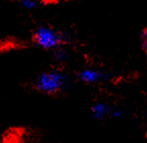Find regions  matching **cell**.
Here are the masks:
<instances>
[{
  "mask_svg": "<svg viewBox=\"0 0 147 143\" xmlns=\"http://www.w3.org/2000/svg\"><path fill=\"white\" fill-rule=\"evenodd\" d=\"M67 79L63 73L57 69H51L40 74L35 80L37 91L49 96L59 94L67 88Z\"/></svg>",
  "mask_w": 147,
  "mask_h": 143,
  "instance_id": "1",
  "label": "cell"
},
{
  "mask_svg": "<svg viewBox=\"0 0 147 143\" xmlns=\"http://www.w3.org/2000/svg\"><path fill=\"white\" fill-rule=\"evenodd\" d=\"M34 40L38 46L43 49H55L62 42V36L59 33L47 27H40L34 34Z\"/></svg>",
  "mask_w": 147,
  "mask_h": 143,
  "instance_id": "2",
  "label": "cell"
},
{
  "mask_svg": "<svg viewBox=\"0 0 147 143\" xmlns=\"http://www.w3.org/2000/svg\"><path fill=\"white\" fill-rule=\"evenodd\" d=\"M105 77V74L95 69H84L78 73V78L87 84H94L103 81Z\"/></svg>",
  "mask_w": 147,
  "mask_h": 143,
  "instance_id": "3",
  "label": "cell"
},
{
  "mask_svg": "<svg viewBox=\"0 0 147 143\" xmlns=\"http://www.w3.org/2000/svg\"><path fill=\"white\" fill-rule=\"evenodd\" d=\"M109 109H110V105H108L107 103H104L102 101L95 102L91 106L92 118L96 121H103L104 119L108 118Z\"/></svg>",
  "mask_w": 147,
  "mask_h": 143,
  "instance_id": "4",
  "label": "cell"
},
{
  "mask_svg": "<svg viewBox=\"0 0 147 143\" xmlns=\"http://www.w3.org/2000/svg\"><path fill=\"white\" fill-rule=\"evenodd\" d=\"M124 115H125V111L121 109V107H119V106H110L108 118H113V119L122 118V117H124Z\"/></svg>",
  "mask_w": 147,
  "mask_h": 143,
  "instance_id": "5",
  "label": "cell"
},
{
  "mask_svg": "<svg viewBox=\"0 0 147 143\" xmlns=\"http://www.w3.org/2000/svg\"><path fill=\"white\" fill-rule=\"evenodd\" d=\"M53 57L56 61H63L67 58V52L61 48V47H56L55 49H53Z\"/></svg>",
  "mask_w": 147,
  "mask_h": 143,
  "instance_id": "6",
  "label": "cell"
},
{
  "mask_svg": "<svg viewBox=\"0 0 147 143\" xmlns=\"http://www.w3.org/2000/svg\"><path fill=\"white\" fill-rule=\"evenodd\" d=\"M22 5L27 9H33L37 6L36 0H22Z\"/></svg>",
  "mask_w": 147,
  "mask_h": 143,
  "instance_id": "7",
  "label": "cell"
}]
</instances>
